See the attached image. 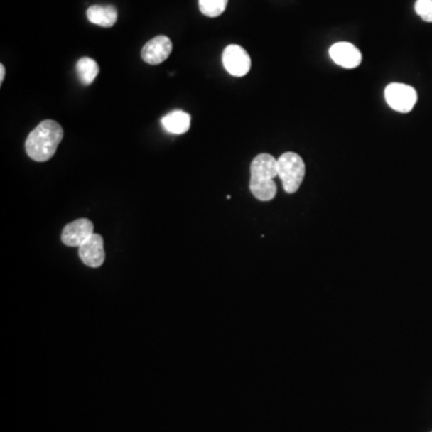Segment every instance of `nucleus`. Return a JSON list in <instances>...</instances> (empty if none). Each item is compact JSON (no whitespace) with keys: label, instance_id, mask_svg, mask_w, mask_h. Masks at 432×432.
<instances>
[{"label":"nucleus","instance_id":"nucleus-12","mask_svg":"<svg viewBox=\"0 0 432 432\" xmlns=\"http://www.w3.org/2000/svg\"><path fill=\"white\" fill-rule=\"evenodd\" d=\"M76 70H77L80 81L85 85H92L99 75V71H100L97 63L94 59L88 58V57H85V58L78 60Z\"/></svg>","mask_w":432,"mask_h":432},{"label":"nucleus","instance_id":"nucleus-5","mask_svg":"<svg viewBox=\"0 0 432 432\" xmlns=\"http://www.w3.org/2000/svg\"><path fill=\"white\" fill-rule=\"evenodd\" d=\"M222 63L228 74L234 77H243L251 69L250 55L239 45H230L225 48Z\"/></svg>","mask_w":432,"mask_h":432},{"label":"nucleus","instance_id":"nucleus-1","mask_svg":"<svg viewBox=\"0 0 432 432\" xmlns=\"http://www.w3.org/2000/svg\"><path fill=\"white\" fill-rule=\"evenodd\" d=\"M64 131L60 124L54 120H43L28 136L26 151L34 161L45 162L53 158Z\"/></svg>","mask_w":432,"mask_h":432},{"label":"nucleus","instance_id":"nucleus-2","mask_svg":"<svg viewBox=\"0 0 432 432\" xmlns=\"http://www.w3.org/2000/svg\"><path fill=\"white\" fill-rule=\"evenodd\" d=\"M250 191L262 202H269L276 196L278 188L274 178L278 176V160L270 154H259L251 162Z\"/></svg>","mask_w":432,"mask_h":432},{"label":"nucleus","instance_id":"nucleus-7","mask_svg":"<svg viewBox=\"0 0 432 432\" xmlns=\"http://www.w3.org/2000/svg\"><path fill=\"white\" fill-rule=\"evenodd\" d=\"M172 48L173 45L170 38H167L165 35H158L144 45L142 59L151 65H158L170 57Z\"/></svg>","mask_w":432,"mask_h":432},{"label":"nucleus","instance_id":"nucleus-3","mask_svg":"<svg viewBox=\"0 0 432 432\" xmlns=\"http://www.w3.org/2000/svg\"><path fill=\"white\" fill-rule=\"evenodd\" d=\"M305 162L292 151H287L278 158V176L287 193H297L305 177Z\"/></svg>","mask_w":432,"mask_h":432},{"label":"nucleus","instance_id":"nucleus-11","mask_svg":"<svg viewBox=\"0 0 432 432\" xmlns=\"http://www.w3.org/2000/svg\"><path fill=\"white\" fill-rule=\"evenodd\" d=\"M161 124L167 132L173 134V135H183L189 131L191 117L189 113L177 109V111H172L166 116L162 117Z\"/></svg>","mask_w":432,"mask_h":432},{"label":"nucleus","instance_id":"nucleus-6","mask_svg":"<svg viewBox=\"0 0 432 432\" xmlns=\"http://www.w3.org/2000/svg\"><path fill=\"white\" fill-rule=\"evenodd\" d=\"M93 234V222L88 219H78L64 227L62 232V242L66 247H80Z\"/></svg>","mask_w":432,"mask_h":432},{"label":"nucleus","instance_id":"nucleus-4","mask_svg":"<svg viewBox=\"0 0 432 432\" xmlns=\"http://www.w3.org/2000/svg\"><path fill=\"white\" fill-rule=\"evenodd\" d=\"M384 97L389 107L400 113L411 112L418 100L416 89L404 83H390L387 85Z\"/></svg>","mask_w":432,"mask_h":432},{"label":"nucleus","instance_id":"nucleus-8","mask_svg":"<svg viewBox=\"0 0 432 432\" xmlns=\"http://www.w3.org/2000/svg\"><path fill=\"white\" fill-rule=\"evenodd\" d=\"M78 255L82 262L89 268H99L102 266L106 259L102 237L94 233L93 236L78 247Z\"/></svg>","mask_w":432,"mask_h":432},{"label":"nucleus","instance_id":"nucleus-15","mask_svg":"<svg viewBox=\"0 0 432 432\" xmlns=\"http://www.w3.org/2000/svg\"><path fill=\"white\" fill-rule=\"evenodd\" d=\"M5 78V66L3 64H0V83L3 85Z\"/></svg>","mask_w":432,"mask_h":432},{"label":"nucleus","instance_id":"nucleus-14","mask_svg":"<svg viewBox=\"0 0 432 432\" xmlns=\"http://www.w3.org/2000/svg\"><path fill=\"white\" fill-rule=\"evenodd\" d=\"M414 10L421 16V20L432 23V0H417Z\"/></svg>","mask_w":432,"mask_h":432},{"label":"nucleus","instance_id":"nucleus-10","mask_svg":"<svg viewBox=\"0 0 432 432\" xmlns=\"http://www.w3.org/2000/svg\"><path fill=\"white\" fill-rule=\"evenodd\" d=\"M87 17L90 23L97 24L100 27L111 28L118 20V11L112 5H93L87 10Z\"/></svg>","mask_w":432,"mask_h":432},{"label":"nucleus","instance_id":"nucleus-13","mask_svg":"<svg viewBox=\"0 0 432 432\" xmlns=\"http://www.w3.org/2000/svg\"><path fill=\"white\" fill-rule=\"evenodd\" d=\"M228 0H198L200 10L207 17H219L227 8Z\"/></svg>","mask_w":432,"mask_h":432},{"label":"nucleus","instance_id":"nucleus-9","mask_svg":"<svg viewBox=\"0 0 432 432\" xmlns=\"http://www.w3.org/2000/svg\"><path fill=\"white\" fill-rule=\"evenodd\" d=\"M329 54L333 62L345 69H355L363 60L362 52L350 43H334L329 50Z\"/></svg>","mask_w":432,"mask_h":432}]
</instances>
